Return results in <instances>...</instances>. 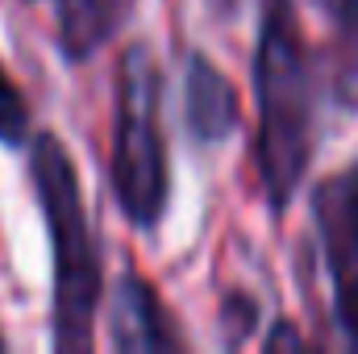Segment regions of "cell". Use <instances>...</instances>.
I'll return each instance as SVG.
<instances>
[{
    "mask_svg": "<svg viewBox=\"0 0 358 354\" xmlns=\"http://www.w3.org/2000/svg\"><path fill=\"white\" fill-rule=\"evenodd\" d=\"M334 34H338V71L334 88L338 100L358 108V0H329Z\"/></svg>",
    "mask_w": 358,
    "mask_h": 354,
    "instance_id": "8",
    "label": "cell"
},
{
    "mask_svg": "<svg viewBox=\"0 0 358 354\" xmlns=\"http://www.w3.org/2000/svg\"><path fill=\"white\" fill-rule=\"evenodd\" d=\"M259 176L271 208H287L313 155V76L292 0H263L259 50Z\"/></svg>",
    "mask_w": 358,
    "mask_h": 354,
    "instance_id": "1",
    "label": "cell"
},
{
    "mask_svg": "<svg viewBox=\"0 0 358 354\" xmlns=\"http://www.w3.org/2000/svg\"><path fill=\"white\" fill-rule=\"evenodd\" d=\"M125 13V0H59V42H63V55L84 63L88 55H96L117 21Z\"/></svg>",
    "mask_w": 358,
    "mask_h": 354,
    "instance_id": "7",
    "label": "cell"
},
{
    "mask_svg": "<svg viewBox=\"0 0 358 354\" xmlns=\"http://www.w3.org/2000/svg\"><path fill=\"white\" fill-rule=\"evenodd\" d=\"M25 138H29V104H25L21 88L13 84V76L0 63V142L21 146Z\"/></svg>",
    "mask_w": 358,
    "mask_h": 354,
    "instance_id": "9",
    "label": "cell"
},
{
    "mask_svg": "<svg viewBox=\"0 0 358 354\" xmlns=\"http://www.w3.org/2000/svg\"><path fill=\"white\" fill-rule=\"evenodd\" d=\"M29 171L38 187V204L50 234L55 255V346L59 351H88L92 317L100 300V263L88 234L80 176L67 146L55 134H38L29 150Z\"/></svg>",
    "mask_w": 358,
    "mask_h": 354,
    "instance_id": "2",
    "label": "cell"
},
{
    "mask_svg": "<svg viewBox=\"0 0 358 354\" xmlns=\"http://www.w3.org/2000/svg\"><path fill=\"white\" fill-rule=\"evenodd\" d=\"M183 113H187V129L200 142H225L238 129V96L229 88V80L204 59L192 55L187 59V88H183Z\"/></svg>",
    "mask_w": 358,
    "mask_h": 354,
    "instance_id": "6",
    "label": "cell"
},
{
    "mask_svg": "<svg viewBox=\"0 0 358 354\" xmlns=\"http://www.w3.org/2000/svg\"><path fill=\"white\" fill-rule=\"evenodd\" d=\"M267 346H300V338H296V330H287V325H275V334L267 338Z\"/></svg>",
    "mask_w": 358,
    "mask_h": 354,
    "instance_id": "10",
    "label": "cell"
},
{
    "mask_svg": "<svg viewBox=\"0 0 358 354\" xmlns=\"http://www.w3.org/2000/svg\"><path fill=\"white\" fill-rule=\"evenodd\" d=\"M313 217L334 283L338 325L358 346V163L329 176L313 196Z\"/></svg>",
    "mask_w": 358,
    "mask_h": 354,
    "instance_id": "4",
    "label": "cell"
},
{
    "mask_svg": "<svg viewBox=\"0 0 358 354\" xmlns=\"http://www.w3.org/2000/svg\"><path fill=\"white\" fill-rule=\"evenodd\" d=\"M113 346L125 354L138 351H179V334L171 330L159 296L150 292L146 279L138 275H125L117 283V296H113Z\"/></svg>",
    "mask_w": 358,
    "mask_h": 354,
    "instance_id": "5",
    "label": "cell"
},
{
    "mask_svg": "<svg viewBox=\"0 0 358 354\" xmlns=\"http://www.w3.org/2000/svg\"><path fill=\"white\" fill-rule=\"evenodd\" d=\"M0 351H4V338H0Z\"/></svg>",
    "mask_w": 358,
    "mask_h": 354,
    "instance_id": "11",
    "label": "cell"
},
{
    "mask_svg": "<svg viewBox=\"0 0 358 354\" xmlns=\"http://www.w3.org/2000/svg\"><path fill=\"white\" fill-rule=\"evenodd\" d=\"M113 187L134 225L150 229L159 221L167 204V146L159 129V71L146 46H134L121 59Z\"/></svg>",
    "mask_w": 358,
    "mask_h": 354,
    "instance_id": "3",
    "label": "cell"
}]
</instances>
